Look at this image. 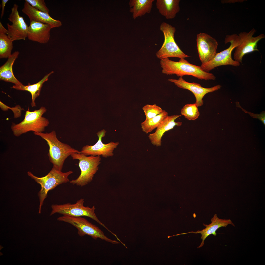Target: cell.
<instances>
[{
    "label": "cell",
    "instance_id": "1",
    "mask_svg": "<svg viewBox=\"0 0 265 265\" xmlns=\"http://www.w3.org/2000/svg\"><path fill=\"white\" fill-rule=\"evenodd\" d=\"M34 133L47 142L49 147L48 154L49 160L53 167L59 171H62L64 162L68 156L75 153H81L80 151L59 141L54 131L49 133Z\"/></svg>",
    "mask_w": 265,
    "mask_h": 265
},
{
    "label": "cell",
    "instance_id": "2",
    "mask_svg": "<svg viewBox=\"0 0 265 265\" xmlns=\"http://www.w3.org/2000/svg\"><path fill=\"white\" fill-rule=\"evenodd\" d=\"M160 64L162 73L167 75L176 74L180 77L191 75L205 80L216 79L213 74L203 71L200 66L191 64L184 58L180 59L178 61H172L168 58H164L160 59Z\"/></svg>",
    "mask_w": 265,
    "mask_h": 265
},
{
    "label": "cell",
    "instance_id": "3",
    "mask_svg": "<svg viewBox=\"0 0 265 265\" xmlns=\"http://www.w3.org/2000/svg\"><path fill=\"white\" fill-rule=\"evenodd\" d=\"M46 111V108L43 106L32 111H30L28 107L22 121L17 124L12 123L11 129L14 135L19 137L30 131L34 132H44L49 123L47 119L42 117Z\"/></svg>",
    "mask_w": 265,
    "mask_h": 265
},
{
    "label": "cell",
    "instance_id": "4",
    "mask_svg": "<svg viewBox=\"0 0 265 265\" xmlns=\"http://www.w3.org/2000/svg\"><path fill=\"white\" fill-rule=\"evenodd\" d=\"M73 173L71 171L63 172L53 167L47 175L42 177H37L30 172H27L28 175L41 186V189L38 193L40 203L39 213H41V206L48 191L61 184L68 182L69 181L68 177Z\"/></svg>",
    "mask_w": 265,
    "mask_h": 265
},
{
    "label": "cell",
    "instance_id": "5",
    "mask_svg": "<svg viewBox=\"0 0 265 265\" xmlns=\"http://www.w3.org/2000/svg\"><path fill=\"white\" fill-rule=\"evenodd\" d=\"M71 156L73 159L79 160L78 165L81 173L77 179L70 181V183L81 186L86 185L92 181L94 175L98 170L101 158L98 156H88L77 153Z\"/></svg>",
    "mask_w": 265,
    "mask_h": 265
},
{
    "label": "cell",
    "instance_id": "6",
    "mask_svg": "<svg viewBox=\"0 0 265 265\" xmlns=\"http://www.w3.org/2000/svg\"><path fill=\"white\" fill-rule=\"evenodd\" d=\"M160 29L163 34L164 40L160 49L156 53L157 57L160 59L175 57L184 58L189 57L185 53L176 43L174 38L175 27L165 22L160 25Z\"/></svg>",
    "mask_w": 265,
    "mask_h": 265
},
{
    "label": "cell",
    "instance_id": "7",
    "mask_svg": "<svg viewBox=\"0 0 265 265\" xmlns=\"http://www.w3.org/2000/svg\"><path fill=\"white\" fill-rule=\"evenodd\" d=\"M228 42L231 44L228 48L219 53H217L212 59L202 64L200 67L202 70L209 72L211 70L219 66L230 65L238 66L240 65V63L232 59L231 55L233 50L239 43L238 35L234 34L227 35L225 39V43L226 44Z\"/></svg>",
    "mask_w": 265,
    "mask_h": 265
},
{
    "label": "cell",
    "instance_id": "8",
    "mask_svg": "<svg viewBox=\"0 0 265 265\" xmlns=\"http://www.w3.org/2000/svg\"><path fill=\"white\" fill-rule=\"evenodd\" d=\"M57 220L68 223L74 226L77 229L78 234L80 237L87 235L95 240L99 238L113 244L120 243L119 242L108 238L98 227L81 217L63 215L58 218Z\"/></svg>",
    "mask_w": 265,
    "mask_h": 265
},
{
    "label": "cell",
    "instance_id": "9",
    "mask_svg": "<svg viewBox=\"0 0 265 265\" xmlns=\"http://www.w3.org/2000/svg\"><path fill=\"white\" fill-rule=\"evenodd\" d=\"M84 199H81L74 204L68 203L63 204H53L51 206L52 210L50 215L56 213L75 217L86 216L95 221L105 228L112 234L114 233L109 230L101 222L97 217L94 212L95 208H92L83 205Z\"/></svg>",
    "mask_w": 265,
    "mask_h": 265
},
{
    "label": "cell",
    "instance_id": "10",
    "mask_svg": "<svg viewBox=\"0 0 265 265\" xmlns=\"http://www.w3.org/2000/svg\"><path fill=\"white\" fill-rule=\"evenodd\" d=\"M256 31L254 28L248 32H241L238 35L239 40V44L235 48L234 54V60L240 63H242L243 56L245 54L254 51H258L257 44L261 39L265 38L264 34L253 37Z\"/></svg>",
    "mask_w": 265,
    "mask_h": 265
},
{
    "label": "cell",
    "instance_id": "11",
    "mask_svg": "<svg viewBox=\"0 0 265 265\" xmlns=\"http://www.w3.org/2000/svg\"><path fill=\"white\" fill-rule=\"evenodd\" d=\"M18 5H13L8 19L12 23L7 24V35L11 40H25L27 37L28 27L23 17L20 16L18 11Z\"/></svg>",
    "mask_w": 265,
    "mask_h": 265
},
{
    "label": "cell",
    "instance_id": "12",
    "mask_svg": "<svg viewBox=\"0 0 265 265\" xmlns=\"http://www.w3.org/2000/svg\"><path fill=\"white\" fill-rule=\"evenodd\" d=\"M197 50L200 60L203 64L212 59L217 53L216 40L209 35L200 32L197 36Z\"/></svg>",
    "mask_w": 265,
    "mask_h": 265
},
{
    "label": "cell",
    "instance_id": "13",
    "mask_svg": "<svg viewBox=\"0 0 265 265\" xmlns=\"http://www.w3.org/2000/svg\"><path fill=\"white\" fill-rule=\"evenodd\" d=\"M106 132L104 129L98 132L97 133L98 137L97 142L93 145H87L83 146L80 151L81 153L86 156L101 155L105 158L112 156L114 155V150L117 148L119 143L111 141L106 144L103 143L102 138L105 136Z\"/></svg>",
    "mask_w": 265,
    "mask_h": 265
},
{
    "label": "cell",
    "instance_id": "14",
    "mask_svg": "<svg viewBox=\"0 0 265 265\" xmlns=\"http://www.w3.org/2000/svg\"><path fill=\"white\" fill-rule=\"evenodd\" d=\"M168 80L174 83L179 88L191 91L196 98L195 103L198 107L201 106L203 105L204 102L202 99L206 94L217 90L221 87L220 85H218L210 88H204L199 84L187 82L182 77H180L178 79H169Z\"/></svg>",
    "mask_w": 265,
    "mask_h": 265
},
{
    "label": "cell",
    "instance_id": "15",
    "mask_svg": "<svg viewBox=\"0 0 265 265\" xmlns=\"http://www.w3.org/2000/svg\"><path fill=\"white\" fill-rule=\"evenodd\" d=\"M52 28L49 24L36 21H30L27 38L33 41L42 44L46 43L50 39Z\"/></svg>",
    "mask_w": 265,
    "mask_h": 265
},
{
    "label": "cell",
    "instance_id": "16",
    "mask_svg": "<svg viewBox=\"0 0 265 265\" xmlns=\"http://www.w3.org/2000/svg\"><path fill=\"white\" fill-rule=\"evenodd\" d=\"M211 223L209 225L203 224L205 228L201 230L196 231H190L187 233H184L176 234V236L184 235L189 233L200 234L201 235V238L202 241L200 245L197 247L199 248L203 246L204 241L209 236L212 234L214 236L216 235V231L219 228L221 227H226L229 225L235 226V225L230 219H222L219 218L216 214L214 215L211 220Z\"/></svg>",
    "mask_w": 265,
    "mask_h": 265
},
{
    "label": "cell",
    "instance_id": "17",
    "mask_svg": "<svg viewBox=\"0 0 265 265\" xmlns=\"http://www.w3.org/2000/svg\"><path fill=\"white\" fill-rule=\"evenodd\" d=\"M22 11L28 16L30 21H36L48 24L52 28L60 27L62 25L60 21L53 18L49 14L35 9L25 1Z\"/></svg>",
    "mask_w": 265,
    "mask_h": 265
},
{
    "label": "cell",
    "instance_id": "18",
    "mask_svg": "<svg viewBox=\"0 0 265 265\" xmlns=\"http://www.w3.org/2000/svg\"><path fill=\"white\" fill-rule=\"evenodd\" d=\"M181 115L168 116L162 123L157 128L155 132L150 134L148 138L152 144L156 146L161 145V138L164 133L166 132L173 129L175 126H179L182 124V122H176L175 120L181 116Z\"/></svg>",
    "mask_w": 265,
    "mask_h": 265
},
{
    "label": "cell",
    "instance_id": "19",
    "mask_svg": "<svg viewBox=\"0 0 265 265\" xmlns=\"http://www.w3.org/2000/svg\"><path fill=\"white\" fill-rule=\"evenodd\" d=\"M179 0H157L156 7L160 13L168 19L174 18L180 11Z\"/></svg>",
    "mask_w": 265,
    "mask_h": 265
},
{
    "label": "cell",
    "instance_id": "20",
    "mask_svg": "<svg viewBox=\"0 0 265 265\" xmlns=\"http://www.w3.org/2000/svg\"><path fill=\"white\" fill-rule=\"evenodd\" d=\"M18 51L12 54L6 62L0 67V79L4 81L13 83L15 85L22 84L14 76L12 67L14 63L19 54Z\"/></svg>",
    "mask_w": 265,
    "mask_h": 265
},
{
    "label": "cell",
    "instance_id": "21",
    "mask_svg": "<svg viewBox=\"0 0 265 265\" xmlns=\"http://www.w3.org/2000/svg\"><path fill=\"white\" fill-rule=\"evenodd\" d=\"M154 0H130L129 4V11L132 13L133 18L135 19L147 13H150Z\"/></svg>",
    "mask_w": 265,
    "mask_h": 265
},
{
    "label": "cell",
    "instance_id": "22",
    "mask_svg": "<svg viewBox=\"0 0 265 265\" xmlns=\"http://www.w3.org/2000/svg\"><path fill=\"white\" fill-rule=\"evenodd\" d=\"M53 73V71L51 72L36 83L31 84L29 83H28V85H24L23 84L15 85L13 86L12 88L18 90L27 91L29 92L32 97L31 105L32 107L36 106L35 100L40 94L43 83L48 80L49 77Z\"/></svg>",
    "mask_w": 265,
    "mask_h": 265
},
{
    "label": "cell",
    "instance_id": "23",
    "mask_svg": "<svg viewBox=\"0 0 265 265\" xmlns=\"http://www.w3.org/2000/svg\"><path fill=\"white\" fill-rule=\"evenodd\" d=\"M8 30L0 22V58H9L12 55L13 41L7 35Z\"/></svg>",
    "mask_w": 265,
    "mask_h": 265
},
{
    "label": "cell",
    "instance_id": "24",
    "mask_svg": "<svg viewBox=\"0 0 265 265\" xmlns=\"http://www.w3.org/2000/svg\"><path fill=\"white\" fill-rule=\"evenodd\" d=\"M168 116V113L163 110L161 113L156 116L149 119H145L141 124L143 131L146 133L152 132L159 126Z\"/></svg>",
    "mask_w": 265,
    "mask_h": 265
},
{
    "label": "cell",
    "instance_id": "25",
    "mask_svg": "<svg viewBox=\"0 0 265 265\" xmlns=\"http://www.w3.org/2000/svg\"><path fill=\"white\" fill-rule=\"evenodd\" d=\"M181 115L189 120H195L200 115L198 107L195 103L187 104L185 105L181 109Z\"/></svg>",
    "mask_w": 265,
    "mask_h": 265
},
{
    "label": "cell",
    "instance_id": "26",
    "mask_svg": "<svg viewBox=\"0 0 265 265\" xmlns=\"http://www.w3.org/2000/svg\"><path fill=\"white\" fill-rule=\"evenodd\" d=\"M146 116V119H149L161 113L163 111L160 106L154 104H146L142 108Z\"/></svg>",
    "mask_w": 265,
    "mask_h": 265
},
{
    "label": "cell",
    "instance_id": "27",
    "mask_svg": "<svg viewBox=\"0 0 265 265\" xmlns=\"http://www.w3.org/2000/svg\"><path fill=\"white\" fill-rule=\"evenodd\" d=\"M32 6L39 11L49 14V10L44 0H25Z\"/></svg>",
    "mask_w": 265,
    "mask_h": 265
},
{
    "label": "cell",
    "instance_id": "28",
    "mask_svg": "<svg viewBox=\"0 0 265 265\" xmlns=\"http://www.w3.org/2000/svg\"><path fill=\"white\" fill-rule=\"evenodd\" d=\"M0 107L1 109L3 111H6L8 109L11 110L13 113L14 117L17 118L21 116L22 110H24L19 105L16 106L15 107H10L6 105L1 101H0Z\"/></svg>",
    "mask_w": 265,
    "mask_h": 265
},
{
    "label": "cell",
    "instance_id": "29",
    "mask_svg": "<svg viewBox=\"0 0 265 265\" xmlns=\"http://www.w3.org/2000/svg\"><path fill=\"white\" fill-rule=\"evenodd\" d=\"M249 113L250 115L254 118H256L258 119L261 120L263 123L265 125V113H261L260 114H255L251 113Z\"/></svg>",
    "mask_w": 265,
    "mask_h": 265
},
{
    "label": "cell",
    "instance_id": "30",
    "mask_svg": "<svg viewBox=\"0 0 265 265\" xmlns=\"http://www.w3.org/2000/svg\"><path fill=\"white\" fill-rule=\"evenodd\" d=\"M8 0H2L1 1V5L2 9L1 12L0 17L2 18L3 17L4 13L5 7L6 4L8 1Z\"/></svg>",
    "mask_w": 265,
    "mask_h": 265
}]
</instances>
